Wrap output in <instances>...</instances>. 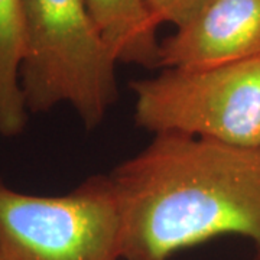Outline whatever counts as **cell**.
<instances>
[{"label": "cell", "instance_id": "obj_1", "mask_svg": "<svg viewBox=\"0 0 260 260\" xmlns=\"http://www.w3.org/2000/svg\"><path fill=\"white\" fill-rule=\"evenodd\" d=\"M107 178L123 260H169L227 234L250 240L260 260V148L156 135Z\"/></svg>", "mask_w": 260, "mask_h": 260}, {"label": "cell", "instance_id": "obj_2", "mask_svg": "<svg viewBox=\"0 0 260 260\" xmlns=\"http://www.w3.org/2000/svg\"><path fill=\"white\" fill-rule=\"evenodd\" d=\"M25 54L20 88L28 113L67 104L87 129L117 100V59L85 0H22Z\"/></svg>", "mask_w": 260, "mask_h": 260}, {"label": "cell", "instance_id": "obj_3", "mask_svg": "<svg viewBox=\"0 0 260 260\" xmlns=\"http://www.w3.org/2000/svg\"><path fill=\"white\" fill-rule=\"evenodd\" d=\"M135 121L182 135L260 148V58L200 68H162L130 84Z\"/></svg>", "mask_w": 260, "mask_h": 260}, {"label": "cell", "instance_id": "obj_4", "mask_svg": "<svg viewBox=\"0 0 260 260\" xmlns=\"http://www.w3.org/2000/svg\"><path fill=\"white\" fill-rule=\"evenodd\" d=\"M0 260H123V224L107 175L55 197L0 181Z\"/></svg>", "mask_w": 260, "mask_h": 260}, {"label": "cell", "instance_id": "obj_5", "mask_svg": "<svg viewBox=\"0 0 260 260\" xmlns=\"http://www.w3.org/2000/svg\"><path fill=\"white\" fill-rule=\"evenodd\" d=\"M260 58V0H208L160 42L159 68H200Z\"/></svg>", "mask_w": 260, "mask_h": 260}, {"label": "cell", "instance_id": "obj_6", "mask_svg": "<svg viewBox=\"0 0 260 260\" xmlns=\"http://www.w3.org/2000/svg\"><path fill=\"white\" fill-rule=\"evenodd\" d=\"M117 62L158 68L159 22L146 0H85Z\"/></svg>", "mask_w": 260, "mask_h": 260}, {"label": "cell", "instance_id": "obj_7", "mask_svg": "<svg viewBox=\"0 0 260 260\" xmlns=\"http://www.w3.org/2000/svg\"><path fill=\"white\" fill-rule=\"evenodd\" d=\"M25 54L22 0H0V135L13 138L28 123V109L20 88Z\"/></svg>", "mask_w": 260, "mask_h": 260}, {"label": "cell", "instance_id": "obj_8", "mask_svg": "<svg viewBox=\"0 0 260 260\" xmlns=\"http://www.w3.org/2000/svg\"><path fill=\"white\" fill-rule=\"evenodd\" d=\"M159 25L181 26L194 16L208 0H146Z\"/></svg>", "mask_w": 260, "mask_h": 260}]
</instances>
